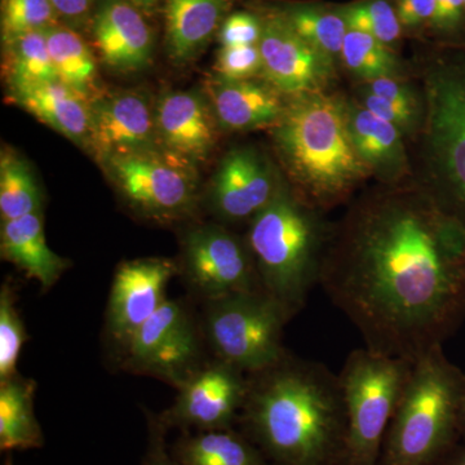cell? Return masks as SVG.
Returning <instances> with one entry per match:
<instances>
[{
	"instance_id": "1",
	"label": "cell",
	"mask_w": 465,
	"mask_h": 465,
	"mask_svg": "<svg viewBox=\"0 0 465 465\" xmlns=\"http://www.w3.org/2000/svg\"><path fill=\"white\" fill-rule=\"evenodd\" d=\"M320 283L366 348L414 362L465 316V224L432 192L379 195L327 244Z\"/></svg>"
},
{
	"instance_id": "2",
	"label": "cell",
	"mask_w": 465,
	"mask_h": 465,
	"mask_svg": "<svg viewBox=\"0 0 465 465\" xmlns=\"http://www.w3.org/2000/svg\"><path fill=\"white\" fill-rule=\"evenodd\" d=\"M251 436L275 465H338L345 437L339 376L314 361L286 356L249 375L242 409Z\"/></svg>"
},
{
	"instance_id": "3",
	"label": "cell",
	"mask_w": 465,
	"mask_h": 465,
	"mask_svg": "<svg viewBox=\"0 0 465 465\" xmlns=\"http://www.w3.org/2000/svg\"><path fill=\"white\" fill-rule=\"evenodd\" d=\"M273 140L311 206H333L371 174L351 143L347 103L324 92L291 97L273 125Z\"/></svg>"
},
{
	"instance_id": "4",
	"label": "cell",
	"mask_w": 465,
	"mask_h": 465,
	"mask_svg": "<svg viewBox=\"0 0 465 465\" xmlns=\"http://www.w3.org/2000/svg\"><path fill=\"white\" fill-rule=\"evenodd\" d=\"M326 229L314 207L282 186L273 201L250 220L247 246L260 287L295 317L320 282Z\"/></svg>"
},
{
	"instance_id": "5",
	"label": "cell",
	"mask_w": 465,
	"mask_h": 465,
	"mask_svg": "<svg viewBox=\"0 0 465 465\" xmlns=\"http://www.w3.org/2000/svg\"><path fill=\"white\" fill-rule=\"evenodd\" d=\"M464 372L436 345L412 363L379 465H433L460 428Z\"/></svg>"
},
{
	"instance_id": "6",
	"label": "cell",
	"mask_w": 465,
	"mask_h": 465,
	"mask_svg": "<svg viewBox=\"0 0 465 465\" xmlns=\"http://www.w3.org/2000/svg\"><path fill=\"white\" fill-rule=\"evenodd\" d=\"M412 363L366 347L349 354L338 375L345 411L344 446L338 465H379L385 434Z\"/></svg>"
},
{
	"instance_id": "7",
	"label": "cell",
	"mask_w": 465,
	"mask_h": 465,
	"mask_svg": "<svg viewBox=\"0 0 465 465\" xmlns=\"http://www.w3.org/2000/svg\"><path fill=\"white\" fill-rule=\"evenodd\" d=\"M425 73V140L434 197L465 224V45Z\"/></svg>"
},
{
	"instance_id": "8",
	"label": "cell",
	"mask_w": 465,
	"mask_h": 465,
	"mask_svg": "<svg viewBox=\"0 0 465 465\" xmlns=\"http://www.w3.org/2000/svg\"><path fill=\"white\" fill-rule=\"evenodd\" d=\"M284 309L264 291L232 293L207 302L204 332L217 360L251 375L286 356Z\"/></svg>"
},
{
	"instance_id": "9",
	"label": "cell",
	"mask_w": 465,
	"mask_h": 465,
	"mask_svg": "<svg viewBox=\"0 0 465 465\" xmlns=\"http://www.w3.org/2000/svg\"><path fill=\"white\" fill-rule=\"evenodd\" d=\"M191 164L159 148L113 158L104 166L137 213L150 219L174 220L195 206L197 183Z\"/></svg>"
},
{
	"instance_id": "10",
	"label": "cell",
	"mask_w": 465,
	"mask_h": 465,
	"mask_svg": "<svg viewBox=\"0 0 465 465\" xmlns=\"http://www.w3.org/2000/svg\"><path fill=\"white\" fill-rule=\"evenodd\" d=\"M183 269L192 290L206 302L262 290L247 242L220 225L197 226L186 234Z\"/></svg>"
},
{
	"instance_id": "11",
	"label": "cell",
	"mask_w": 465,
	"mask_h": 465,
	"mask_svg": "<svg viewBox=\"0 0 465 465\" xmlns=\"http://www.w3.org/2000/svg\"><path fill=\"white\" fill-rule=\"evenodd\" d=\"M262 76L290 97L324 92L333 79V60L302 38L281 9L262 17Z\"/></svg>"
},
{
	"instance_id": "12",
	"label": "cell",
	"mask_w": 465,
	"mask_h": 465,
	"mask_svg": "<svg viewBox=\"0 0 465 465\" xmlns=\"http://www.w3.org/2000/svg\"><path fill=\"white\" fill-rule=\"evenodd\" d=\"M127 362L134 371L163 379L177 388L197 370V332L183 304L167 300L134 333Z\"/></svg>"
},
{
	"instance_id": "13",
	"label": "cell",
	"mask_w": 465,
	"mask_h": 465,
	"mask_svg": "<svg viewBox=\"0 0 465 465\" xmlns=\"http://www.w3.org/2000/svg\"><path fill=\"white\" fill-rule=\"evenodd\" d=\"M179 396L159 418L164 427L231 430L249 391V375L217 360L197 369L179 387Z\"/></svg>"
},
{
	"instance_id": "14",
	"label": "cell",
	"mask_w": 465,
	"mask_h": 465,
	"mask_svg": "<svg viewBox=\"0 0 465 465\" xmlns=\"http://www.w3.org/2000/svg\"><path fill=\"white\" fill-rule=\"evenodd\" d=\"M88 149L101 164L116 157L159 149L155 109L136 92L96 97L90 103Z\"/></svg>"
},
{
	"instance_id": "15",
	"label": "cell",
	"mask_w": 465,
	"mask_h": 465,
	"mask_svg": "<svg viewBox=\"0 0 465 465\" xmlns=\"http://www.w3.org/2000/svg\"><path fill=\"white\" fill-rule=\"evenodd\" d=\"M177 266L166 259H137L116 269L108 302L110 335L128 344L134 333L167 302L166 290Z\"/></svg>"
},
{
	"instance_id": "16",
	"label": "cell",
	"mask_w": 465,
	"mask_h": 465,
	"mask_svg": "<svg viewBox=\"0 0 465 465\" xmlns=\"http://www.w3.org/2000/svg\"><path fill=\"white\" fill-rule=\"evenodd\" d=\"M281 189L271 167L256 150L234 149L223 159L213 177L210 207L224 222L251 220Z\"/></svg>"
},
{
	"instance_id": "17",
	"label": "cell",
	"mask_w": 465,
	"mask_h": 465,
	"mask_svg": "<svg viewBox=\"0 0 465 465\" xmlns=\"http://www.w3.org/2000/svg\"><path fill=\"white\" fill-rule=\"evenodd\" d=\"M219 127L210 100L200 92H170L155 105L159 146L189 163L204 161L213 153Z\"/></svg>"
},
{
	"instance_id": "18",
	"label": "cell",
	"mask_w": 465,
	"mask_h": 465,
	"mask_svg": "<svg viewBox=\"0 0 465 465\" xmlns=\"http://www.w3.org/2000/svg\"><path fill=\"white\" fill-rule=\"evenodd\" d=\"M92 34L104 64L116 72H137L152 61V29L130 0H105Z\"/></svg>"
},
{
	"instance_id": "19",
	"label": "cell",
	"mask_w": 465,
	"mask_h": 465,
	"mask_svg": "<svg viewBox=\"0 0 465 465\" xmlns=\"http://www.w3.org/2000/svg\"><path fill=\"white\" fill-rule=\"evenodd\" d=\"M208 100L220 128L249 131L280 121L284 106L281 94L266 82L216 75L207 84Z\"/></svg>"
},
{
	"instance_id": "20",
	"label": "cell",
	"mask_w": 465,
	"mask_h": 465,
	"mask_svg": "<svg viewBox=\"0 0 465 465\" xmlns=\"http://www.w3.org/2000/svg\"><path fill=\"white\" fill-rule=\"evenodd\" d=\"M18 106L76 145L88 149L91 100L60 81L11 88Z\"/></svg>"
},
{
	"instance_id": "21",
	"label": "cell",
	"mask_w": 465,
	"mask_h": 465,
	"mask_svg": "<svg viewBox=\"0 0 465 465\" xmlns=\"http://www.w3.org/2000/svg\"><path fill=\"white\" fill-rule=\"evenodd\" d=\"M349 134L357 154L385 182H399L407 171L403 134L396 125L379 118L362 104H347Z\"/></svg>"
},
{
	"instance_id": "22",
	"label": "cell",
	"mask_w": 465,
	"mask_h": 465,
	"mask_svg": "<svg viewBox=\"0 0 465 465\" xmlns=\"http://www.w3.org/2000/svg\"><path fill=\"white\" fill-rule=\"evenodd\" d=\"M0 252L27 277L38 281L43 290L51 289L69 268V262L54 253L45 241L42 213L2 222Z\"/></svg>"
},
{
	"instance_id": "23",
	"label": "cell",
	"mask_w": 465,
	"mask_h": 465,
	"mask_svg": "<svg viewBox=\"0 0 465 465\" xmlns=\"http://www.w3.org/2000/svg\"><path fill=\"white\" fill-rule=\"evenodd\" d=\"M228 8L229 0H166V45L174 63H189L206 47Z\"/></svg>"
},
{
	"instance_id": "24",
	"label": "cell",
	"mask_w": 465,
	"mask_h": 465,
	"mask_svg": "<svg viewBox=\"0 0 465 465\" xmlns=\"http://www.w3.org/2000/svg\"><path fill=\"white\" fill-rule=\"evenodd\" d=\"M35 381L15 376L0 382V449L41 448L45 437L34 411Z\"/></svg>"
},
{
	"instance_id": "25",
	"label": "cell",
	"mask_w": 465,
	"mask_h": 465,
	"mask_svg": "<svg viewBox=\"0 0 465 465\" xmlns=\"http://www.w3.org/2000/svg\"><path fill=\"white\" fill-rule=\"evenodd\" d=\"M173 457L182 465H265L259 450L231 430L183 437L174 446Z\"/></svg>"
},
{
	"instance_id": "26",
	"label": "cell",
	"mask_w": 465,
	"mask_h": 465,
	"mask_svg": "<svg viewBox=\"0 0 465 465\" xmlns=\"http://www.w3.org/2000/svg\"><path fill=\"white\" fill-rule=\"evenodd\" d=\"M45 35L58 81L90 99L96 85L97 64L87 43L74 30L58 24L45 29Z\"/></svg>"
},
{
	"instance_id": "27",
	"label": "cell",
	"mask_w": 465,
	"mask_h": 465,
	"mask_svg": "<svg viewBox=\"0 0 465 465\" xmlns=\"http://www.w3.org/2000/svg\"><path fill=\"white\" fill-rule=\"evenodd\" d=\"M5 43L9 88L58 81L45 30L21 34Z\"/></svg>"
},
{
	"instance_id": "28",
	"label": "cell",
	"mask_w": 465,
	"mask_h": 465,
	"mask_svg": "<svg viewBox=\"0 0 465 465\" xmlns=\"http://www.w3.org/2000/svg\"><path fill=\"white\" fill-rule=\"evenodd\" d=\"M292 29L314 48L333 58L341 56L348 26L338 8L292 5L281 9Z\"/></svg>"
},
{
	"instance_id": "29",
	"label": "cell",
	"mask_w": 465,
	"mask_h": 465,
	"mask_svg": "<svg viewBox=\"0 0 465 465\" xmlns=\"http://www.w3.org/2000/svg\"><path fill=\"white\" fill-rule=\"evenodd\" d=\"M43 197L25 161L3 153L0 162V217L2 222L41 213Z\"/></svg>"
},
{
	"instance_id": "30",
	"label": "cell",
	"mask_w": 465,
	"mask_h": 465,
	"mask_svg": "<svg viewBox=\"0 0 465 465\" xmlns=\"http://www.w3.org/2000/svg\"><path fill=\"white\" fill-rule=\"evenodd\" d=\"M341 58L354 75L366 82L397 78L401 69L400 60L390 45L357 30H348Z\"/></svg>"
},
{
	"instance_id": "31",
	"label": "cell",
	"mask_w": 465,
	"mask_h": 465,
	"mask_svg": "<svg viewBox=\"0 0 465 465\" xmlns=\"http://www.w3.org/2000/svg\"><path fill=\"white\" fill-rule=\"evenodd\" d=\"M338 11L349 30L369 34L390 47L402 36L403 27L390 0H360L339 7Z\"/></svg>"
},
{
	"instance_id": "32",
	"label": "cell",
	"mask_w": 465,
	"mask_h": 465,
	"mask_svg": "<svg viewBox=\"0 0 465 465\" xmlns=\"http://www.w3.org/2000/svg\"><path fill=\"white\" fill-rule=\"evenodd\" d=\"M25 341V326L14 291L5 283L0 291V382L17 376L18 358Z\"/></svg>"
},
{
	"instance_id": "33",
	"label": "cell",
	"mask_w": 465,
	"mask_h": 465,
	"mask_svg": "<svg viewBox=\"0 0 465 465\" xmlns=\"http://www.w3.org/2000/svg\"><path fill=\"white\" fill-rule=\"evenodd\" d=\"M0 7L3 42L21 34L43 32L57 24L51 0H2Z\"/></svg>"
},
{
	"instance_id": "34",
	"label": "cell",
	"mask_w": 465,
	"mask_h": 465,
	"mask_svg": "<svg viewBox=\"0 0 465 465\" xmlns=\"http://www.w3.org/2000/svg\"><path fill=\"white\" fill-rule=\"evenodd\" d=\"M262 54L259 45L222 47L216 57L217 75L228 79H252L262 75Z\"/></svg>"
},
{
	"instance_id": "35",
	"label": "cell",
	"mask_w": 465,
	"mask_h": 465,
	"mask_svg": "<svg viewBox=\"0 0 465 465\" xmlns=\"http://www.w3.org/2000/svg\"><path fill=\"white\" fill-rule=\"evenodd\" d=\"M430 30L451 47H464L465 0H434Z\"/></svg>"
},
{
	"instance_id": "36",
	"label": "cell",
	"mask_w": 465,
	"mask_h": 465,
	"mask_svg": "<svg viewBox=\"0 0 465 465\" xmlns=\"http://www.w3.org/2000/svg\"><path fill=\"white\" fill-rule=\"evenodd\" d=\"M262 17L249 12H235L225 17L219 30L223 47L258 45L262 38Z\"/></svg>"
},
{
	"instance_id": "37",
	"label": "cell",
	"mask_w": 465,
	"mask_h": 465,
	"mask_svg": "<svg viewBox=\"0 0 465 465\" xmlns=\"http://www.w3.org/2000/svg\"><path fill=\"white\" fill-rule=\"evenodd\" d=\"M362 105L379 118L396 125L403 134L414 133L420 124L421 110L403 108L365 90L362 91Z\"/></svg>"
},
{
	"instance_id": "38",
	"label": "cell",
	"mask_w": 465,
	"mask_h": 465,
	"mask_svg": "<svg viewBox=\"0 0 465 465\" xmlns=\"http://www.w3.org/2000/svg\"><path fill=\"white\" fill-rule=\"evenodd\" d=\"M365 91L370 94H376L396 104V105L403 106V108L421 110L420 101L412 88L405 82H401L397 78H379L375 81H370L366 84Z\"/></svg>"
},
{
	"instance_id": "39",
	"label": "cell",
	"mask_w": 465,
	"mask_h": 465,
	"mask_svg": "<svg viewBox=\"0 0 465 465\" xmlns=\"http://www.w3.org/2000/svg\"><path fill=\"white\" fill-rule=\"evenodd\" d=\"M397 15L403 30L430 27L434 14V0H396Z\"/></svg>"
},
{
	"instance_id": "40",
	"label": "cell",
	"mask_w": 465,
	"mask_h": 465,
	"mask_svg": "<svg viewBox=\"0 0 465 465\" xmlns=\"http://www.w3.org/2000/svg\"><path fill=\"white\" fill-rule=\"evenodd\" d=\"M149 446L143 465H182L176 458L170 457L164 443L166 427L159 419H152L149 425Z\"/></svg>"
},
{
	"instance_id": "41",
	"label": "cell",
	"mask_w": 465,
	"mask_h": 465,
	"mask_svg": "<svg viewBox=\"0 0 465 465\" xmlns=\"http://www.w3.org/2000/svg\"><path fill=\"white\" fill-rule=\"evenodd\" d=\"M58 17L78 20L90 11L94 0H51Z\"/></svg>"
},
{
	"instance_id": "42",
	"label": "cell",
	"mask_w": 465,
	"mask_h": 465,
	"mask_svg": "<svg viewBox=\"0 0 465 465\" xmlns=\"http://www.w3.org/2000/svg\"><path fill=\"white\" fill-rule=\"evenodd\" d=\"M130 2H133L137 8L149 11V9H152L155 5H157L159 0H130Z\"/></svg>"
},
{
	"instance_id": "43",
	"label": "cell",
	"mask_w": 465,
	"mask_h": 465,
	"mask_svg": "<svg viewBox=\"0 0 465 465\" xmlns=\"http://www.w3.org/2000/svg\"><path fill=\"white\" fill-rule=\"evenodd\" d=\"M460 428H461V430H465V372H464L463 393H461Z\"/></svg>"
},
{
	"instance_id": "44",
	"label": "cell",
	"mask_w": 465,
	"mask_h": 465,
	"mask_svg": "<svg viewBox=\"0 0 465 465\" xmlns=\"http://www.w3.org/2000/svg\"><path fill=\"white\" fill-rule=\"evenodd\" d=\"M451 465H465V452L457 459Z\"/></svg>"
},
{
	"instance_id": "45",
	"label": "cell",
	"mask_w": 465,
	"mask_h": 465,
	"mask_svg": "<svg viewBox=\"0 0 465 465\" xmlns=\"http://www.w3.org/2000/svg\"><path fill=\"white\" fill-rule=\"evenodd\" d=\"M5 465H12L11 460H8Z\"/></svg>"
}]
</instances>
